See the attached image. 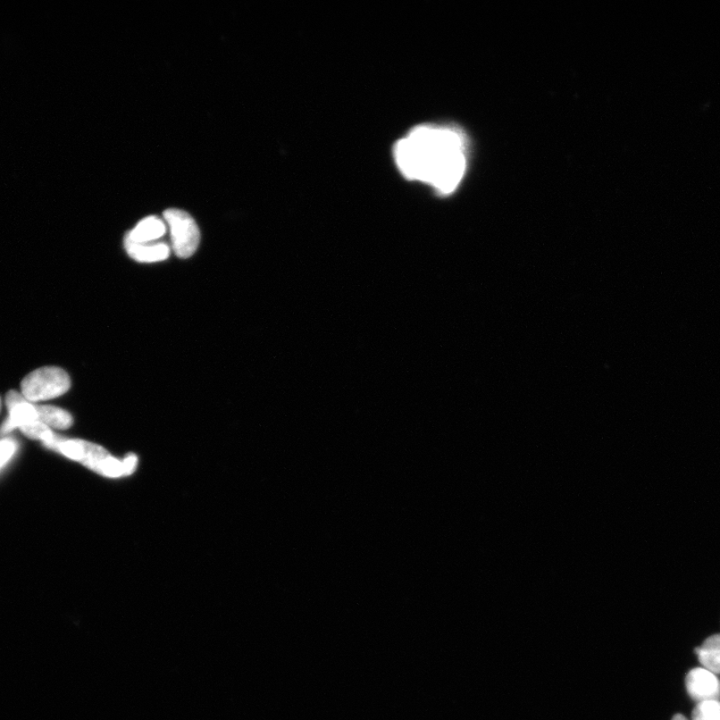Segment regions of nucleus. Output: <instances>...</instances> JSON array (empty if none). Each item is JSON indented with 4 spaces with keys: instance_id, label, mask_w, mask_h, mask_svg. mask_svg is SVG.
<instances>
[{
    "instance_id": "nucleus-9",
    "label": "nucleus",
    "mask_w": 720,
    "mask_h": 720,
    "mask_svg": "<svg viewBox=\"0 0 720 720\" xmlns=\"http://www.w3.org/2000/svg\"><path fill=\"white\" fill-rule=\"evenodd\" d=\"M696 653L703 668L720 674V634L710 636L700 648L696 649Z\"/></svg>"
},
{
    "instance_id": "nucleus-5",
    "label": "nucleus",
    "mask_w": 720,
    "mask_h": 720,
    "mask_svg": "<svg viewBox=\"0 0 720 720\" xmlns=\"http://www.w3.org/2000/svg\"><path fill=\"white\" fill-rule=\"evenodd\" d=\"M6 406L8 417L3 426V433L10 432L15 429L21 430L24 426L39 421L36 404L29 403L20 392H8Z\"/></svg>"
},
{
    "instance_id": "nucleus-14",
    "label": "nucleus",
    "mask_w": 720,
    "mask_h": 720,
    "mask_svg": "<svg viewBox=\"0 0 720 720\" xmlns=\"http://www.w3.org/2000/svg\"><path fill=\"white\" fill-rule=\"evenodd\" d=\"M0 409H2V400H0Z\"/></svg>"
},
{
    "instance_id": "nucleus-12",
    "label": "nucleus",
    "mask_w": 720,
    "mask_h": 720,
    "mask_svg": "<svg viewBox=\"0 0 720 720\" xmlns=\"http://www.w3.org/2000/svg\"><path fill=\"white\" fill-rule=\"evenodd\" d=\"M16 450L15 443L10 440L0 442V466L8 462Z\"/></svg>"
},
{
    "instance_id": "nucleus-1",
    "label": "nucleus",
    "mask_w": 720,
    "mask_h": 720,
    "mask_svg": "<svg viewBox=\"0 0 720 720\" xmlns=\"http://www.w3.org/2000/svg\"><path fill=\"white\" fill-rule=\"evenodd\" d=\"M467 155L465 133L440 124L418 125L393 147L403 177L428 184L440 196L451 195L463 182Z\"/></svg>"
},
{
    "instance_id": "nucleus-3",
    "label": "nucleus",
    "mask_w": 720,
    "mask_h": 720,
    "mask_svg": "<svg viewBox=\"0 0 720 720\" xmlns=\"http://www.w3.org/2000/svg\"><path fill=\"white\" fill-rule=\"evenodd\" d=\"M71 379L63 368L46 366L32 372L21 382V395L32 404L60 398L71 389Z\"/></svg>"
},
{
    "instance_id": "nucleus-4",
    "label": "nucleus",
    "mask_w": 720,
    "mask_h": 720,
    "mask_svg": "<svg viewBox=\"0 0 720 720\" xmlns=\"http://www.w3.org/2000/svg\"><path fill=\"white\" fill-rule=\"evenodd\" d=\"M163 219L169 226L172 248L180 258L195 255L200 241V231L192 216L180 209H167Z\"/></svg>"
},
{
    "instance_id": "nucleus-10",
    "label": "nucleus",
    "mask_w": 720,
    "mask_h": 720,
    "mask_svg": "<svg viewBox=\"0 0 720 720\" xmlns=\"http://www.w3.org/2000/svg\"><path fill=\"white\" fill-rule=\"evenodd\" d=\"M39 421L54 430H69L73 423L72 416L66 410L53 406L36 405Z\"/></svg>"
},
{
    "instance_id": "nucleus-13",
    "label": "nucleus",
    "mask_w": 720,
    "mask_h": 720,
    "mask_svg": "<svg viewBox=\"0 0 720 720\" xmlns=\"http://www.w3.org/2000/svg\"><path fill=\"white\" fill-rule=\"evenodd\" d=\"M673 720H688V718H686L682 715H675L674 716Z\"/></svg>"
},
{
    "instance_id": "nucleus-2",
    "label": "nucleus",
    "mask_w": 720,
    "mask_h": 720,
    "mask_svg": "<svg viewBox=\"0 0 720 720\" xmlns=\"http://www.w3.org/2000/svg\"><path fill=\"white\" fill-rule=\"evenodd\" d=\"M86 465L89 470L107 477H121L135 473L138 456L130 455L123 460L115 458L103 447L80 440H64L56 435L48 448Z\"/></svg>"
},
{
    "instance_id": "nucleus-8",
    "label": "nucleus",
    "mask_w": 720,
    "mask_h": 720,
    "mask_svg": "<svg viewBox=\"0 0 720 720\" xmlns=\"http://www.w3.org/2000/svg\"><path fill=\"white\" fill-rule=\"evenodd\" d=\"M166 232V223L156 216H148L130 230L124 239L136 244H153Z\"/></svg>"
},
{
    "instance_id": "nucleus-11",
    "label": "nucleus",
    "mask_w": 720,
    "mask_h": 720,
    "mask_svg": "<svg viewBox=\"0 0 720 720\" xmlns=\"http://www.w3.org/2000/svg\"><path fill=\"white\" fill-rule=\"evenodd\" d=\"M692 720H720L719 700L699 703L692 711Z\"/></svg>"
},
{
    "instance_id": "nucleus-7",
    "label": "nucleus",
    "mask_w": 720,
    "mask_h": 720,
    "mask_svg": "<svg viewBox=\"0 0 720 720\" xmlns=\"http://www.w3.org/2000/svg\"><path fill=\"white\" fill-rule=\"evenodd\" d=\"M124 247L132 259L142 264L163 262L171 255V248L164 242L136 244V242L124 239Z\"/></svg>"
},
{
    "instance_id": "nucleus-6",
    "label": "nucleus",
    "mask_w": 720,
    "mask_h": 720,
    "mask_svg": "<svg viewBox=\"0 0 720 720\" xmlns=\"http://www.w3.org/2000/svg\"><path fill=\"white\" fill-rule=\"evenodd\" d=\"M686 690L693 700L700 702L720 699V682L706 668H694L686 675Z\"/></svg>"
}]
</instances>
